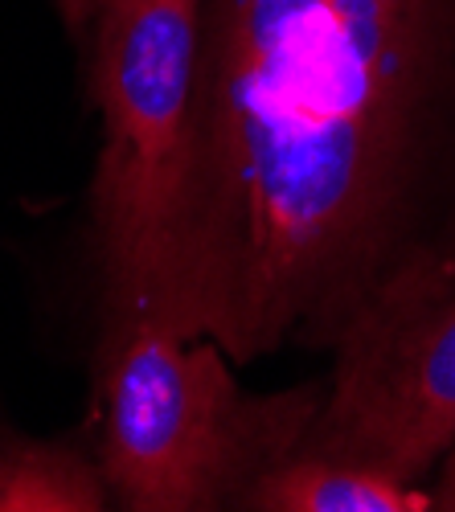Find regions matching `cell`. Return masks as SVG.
I'll use <instances>...</instances> for the list:
<instances>
[{
    "instance_id": "6da1fadb",
    "label": "cell",
    "mask_w": 455,
    "mask_h": 512,
    "mask_svg": "<svg viewBox=\"0 0 455 512\" xmlns=\"http://www.w3.org/2000/svg\"><path fill=\"white\" fill-rule=\"evenodd\" d=\"M451 91L455 0H205L181 185L132 316L234 365L341 345L406 263Z\"/></svg>"
},
{
    "instance_id": "7a4b0ae2",
    "label": "cell",
    "mask_w": 455,
    "mask_h": 512,
    "mask_svg": "<svg viewBox=\"0 0 455 512\" xmlns=\"http://www.w3.org/2000/svg\"><path fill=\"white\" fill-rule=\"evenodd\" d=\"M111 324L99 472L123 508H238L267 467L296 455L320 386L255 398L214 336H189L156 316Z\"/></svg>"
},
{
    "instance_id": "3957f363",
    "label": "cell",
    "mask_w": 455,
    "mask_h": 512,
    "mask_svg": "<svg viewBox=\"0 0 455 512\" xmlns=\"http://www.w3.org/2000/svg\"><path fill=\"white\" fill-rule=\"evenodd\" d=\"M205 0H99L95 103V234L111 320L132 316L152 283L181 185L197 91Z\"/></svg>"
},
{
    "instance_id": "277c9868",
    "label": "cell",
    "mask_w": 455,
    "mask_h": 512,
    "mask_svg": "<svg viewBox=\"0 0 455 512\" xmlns=\"http://www.w3.org/2000/svg\"><path fill=\"white\" fill-rule=\"evenodd\" d=\"M455 443V287L406 259L341 340V361L296 455L419 484Z\"/></svg>"
},
{
    "instance_id": "5b68a950",
    "label": "cell",
    "mask_w": 455,
    "mask_h": 512,
    "mask_svg": "<svg viewBox=\"0 0 455 512\" xmlns=\"http://www.w3.org/2000/svg\"><path fill=\"white\" fill-rule=\"evenodd\" d=\"M238 508L259 512H431L435 496L419 484H402L378 467L287 455L242 492Z\"/></svg>"
},
{
    "instance_id": "8992f818",
    "label": "cell",
    "mask_w": 455,
    "mask_h": 512,
    "mask_svg": "<svg viewBox=\"0 0 455 512\" xmlns=\"http://www.w3.org/2000/svg\"><path fill=\"white\" fill-rule=\"evenodd\" d=\"M111 488L95 463L62 443L0 447V512H99Z\"/></svg>"
},
{
    "instance_id": "52a82bcc",
    "label": "cell",
    "mask_w": 455,
    "mask_h": 512,
    "mask_svg": "<svg viewBox=\"0 0 455 512\" xmlns=\"http://www.w3.org/2000/svg\"><path fill=\"white\" fill-rule=\"evenodd\" d=\"M54 5L62 13L66 29L70 33H82V29H87V21H95V5H99V0H54Z\"/></svg>"
},
{
    "instance_id": "ba28073f",
    "label": "cell",
    "mask_w": 455,
    "mask_h": 512,
    "mask_svg": "<svg viewBox=\"0 0 455 512\" xmlns=\"http://www.w3.org/2000/svg\"><path fill=\"white\" fill-rule=\"evenodd\" d=\"M435 504L455 512V451H451V459H447V467H443V484H439V492H435Z\"/></svg>"
}]
</instances>
